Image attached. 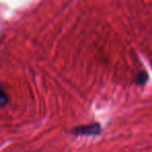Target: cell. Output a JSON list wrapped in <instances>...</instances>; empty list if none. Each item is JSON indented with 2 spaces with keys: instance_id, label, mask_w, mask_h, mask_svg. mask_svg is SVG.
<instances>
[{
  "instance_id": "7a4b0ae2",
  "label": "cell",
  "mask_w": 152,
  "mask_h": 152,
  "mask_svg": "<svg viewBox=\"0 0 152 152\" xmlns=\"http://www.w3.org/2000/svg\"><path fill=\"white\" fill-rule=\"evenodd\" d=\"M148 79V76H147V73H145V72H143V73H139L137 75V77H135V81H137L139 85H143L144 83H146Z\"/></svg>"
},
{
  "instance_id": "6da1fadb",
  "label": "cell",
  "mask_w": 152,
  "mask_h": 152,
  "mask_svg": "<svg viewBox=\"0 0 152 152\" xmlns=\"http://www.w3.org/2000/svg\"><path fill=\"white\" fill-rule=\"evenodd\" d=\"M76 135H97L101 131V127L97 123L86 125V126H79L72 130Z\"/></svg>"
},
{
  "instance_id": "3957f363",
  "label": "cell",
  "mask_w": 152,
  "mask_h": 152,
  "mask_svg": "<svg viewBox=\"0 0 152 152\" xmlns=\"http://www.w3.org/2000/svg\"><path fill=\"white\" fill-rule=\"evenodd\" d=\"M0 102H1V105L4 106L5 104L9 102V98H7V94H5V91L4 90H1V96H0Z\"/></svg>"
}]
</instances>
